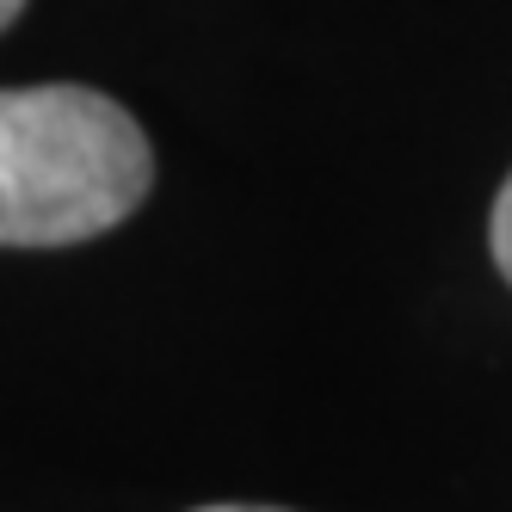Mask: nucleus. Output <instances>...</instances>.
I'll list each match as a JSON object with an SVG mask.
<instances>
[{"label": "nucleus", "instance_id": "1", "mask_svg": "<svg viewBox=\"0 0 512 512\" xmlns=\"http://www.w3.org/2000/svg\"><path fill=\"white\" fill-rule=\"evenodd\" d=\"M149 186V136L118 99L75 81L0 87V247L93 241Z\"/></svg>", "mask_w": 512, "mask_h": 512}, {"label": "nucleus", "instance_id": "2", "mask_svg": "<svg viewBox=\"0 0 512 512\" xmlns=\"http://www.w3.org/2000/svg\"><path fill=\"white\" fill-rule=\"evenodd\" d=\"M494 266L506 272V284H512V173H506V186H500V198H494Z\"/></svg>", "mask_w": 512, "mask_h": 512}, {"label": "nucleus", "instance_id": "3", "mask_svg": "<svg viewBox=\"0 0 512 512\" xmlns=\"http://www.w3.org/2000/svg\"><path fill=\"white\" fill-rule=\"evenodd\" d=\"M19 7H25V0H0V31H7V25L19 19Z\"/></svg>", "mask_w": 512, "mask_h": 512}, {"label": "nucleus", "instance_id": "4", "mask_svg": "<svg viewBox=\"0 0 512 512\" xmlns=\"http://www.w3.org/2000/svg\"><path fill=\"white\" fill-rule=\"evenodd\" d=\"M198 512H278V506H198Z\"/></svg>", "mask_w": 512, "mask_h": 512}]
</instances>
